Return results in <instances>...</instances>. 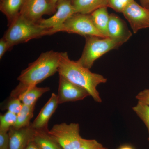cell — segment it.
<instances>
[{
    "mask_svg": "<svg viewBox=\"0 0 149 149\" xmlns=\"http://www.w3.org/2000/svg\"><path fill=\"white\" fill-rule=\"evenodd\" d=\"M56 12L49 18L42 19L39 22L40 26L50 29L52 35L69 17L76 13L72 0H59L56 4Z\"/></svg>",
    "mask_w": 149,
    "mask_h": 149,
    "instance_id": "52a82bcc",
    "label": "cell"
},
{
    "mask_svg": "<svg viewBox=\"0 0 149 149\" xmlns=\"http://www.w3.org/2000/svg\"><path fill=\"white\" fill-rule=\"evenodd\" d=\"M135 0H107L108 7L117 12L121 13Z\"/></svg>",
    "mask_w": 149,
    "mask_h": 149,
    "instance_id": "603a6c76",
    "label": "cell"
},
{
    "mask_svg": "<svg viewBox=\"0 0 149 149\" xmlns=\"http://www.w3.org/2000/svg\"><path fill=\"white\" fill-rule=\"evenodd\" d=\"M58 72L59 75L87 90L95 101L102 102L97 87L100 84L106 83L107 79L103 75L91 72L77 61L71 60L66 52H61Z\"/></svg>",
    "mask_w": 149,
    "mask_h": 149,
    "instance_id": "7a4b0ae2",
    "label": "cell"
},
{
    "mask_svg": "<svg viewBox=\"0 0 149 149\" xmlns=\"http://www.w3.org/2000/svg\"><path fill=\"white\" fill-rule=\"evenodd\" d=\"M89 96L90 94L84 88L75 85L63 76L59 75L57 95L59 104L82 100Z\"/></svg>",
    "mask_w": 149,
    "mask_h": 149,
    "instance_id": "30bf717a",
    "label": "cell"
},
{
    "mask_svg": "<svg viewBox=\"0 0 149 149\" xmlns=\"http://www.w3.org/2000/svg\"><path fill=\"white\" fill-rule=\"evenodd\" d=\"M142 6L149 9V0H140Z\"/></svg>",
    "mask_w": 149,
    "mask_h": 149,
    "instance_id": "f546056e",
    "label": "cell"
},
{
    "mask_svg": "<svg viewBox=\"0 0 149 149\" xmlns=\"http://www.w3.org/2000/svg\"></svg>",
    "mask_w": 149,
    "mask_h": 149,
    "instance_id": "1f68e13d",
    "label": "cell"
},
{
    "mask_svg": "<svg viewBox=\"0 0 149 149\" xmlns=\"http://www.w3.org/2000/svg\"><path fill=\"white\" fill-rule=\"evenodd\" d=\"M107 7L100 8L91 14L95 27L105 38H109L108 34V27L110 15Z\"/></svg>",
    "mask_w": 149,
    "mask_h": 149,
    "instance_id": "5bb4252c",
    "label": "cell"
},
{
    "mask_svg": "<svg viewBox=\"0 0 149 149\" xmlns=\"http://www.w3.org/2000/svg\"><path fill=\"white\" fill-rule=\"evenodd\" d=\"M59 0H47L48 3L54 9L56 10V4Z\"/></svg>",
    "mask_w": 149,
    "mask_h": 149,
    "instance_id": "f1b7e54d",
    "label": "cell"
},
{
    "mask_svg": "<svg viewBox=\"0 0 149 149\" xmlns=\"http://www.w3.org/2000/svg\"><path fill=\"white\" fill-rule=\"evenodd\" d=\"M17 115L8 111L4 114L0 116V131L8 132L10 129L15 125Z\"/></svg>",
    "mask_w": 149,
    "mask_h": 149,
    "instance_id": "ffe728a7",
    "label": "cell"
},
{
    "mask_svg": "<svg viewBox=\"0 0 149 149\" xmlns=\"http://www.w3.org/2000/svg\"><path fill=\"white\" fill-rule=\"evenodd\" d=\"M23 0H1L0 10L7 18L8 25L20 13Z\"/></svg>",
    "mask_w": 149,
    "mask_h": 149,
    "instance_id": "2e32d148",
    "label": "cell"
},
{
    "mask_svg": "<svg viewBox=\"0 0 149 149\" xmlns=\"http://www.w3.org/2000/svg\"><path fill=\"white\" fill-rule=\"evenodd\" d=\"M8 26L3 37L7 41L10 49L18 44L52 35L50 29L28 20L20 14Z\"/></svg>",
    "mask_w": 149,
    "mask_h": 149,
    "instance_id": "3957f363",
    "label": "cell"
},
{
    "mask_svg": "<svg viewBox=\"0 0 149 149\" xmlns=\"http://www.w3.org/2000/svg\"><path fill=\"white\" fill-rule=\"evenodd\" d=\"M133 110L146 126L148 131V140L149 141V106L138 101L137 105L133 107Z\"/></svg>",
    "mask_w": 149,
    "mask_h": 149,
    "instance_id": "44dd1931",
    "label": "cell"
},
{
    "mask_svg": "<svg viewBox=\"0 0 149 149\" xmlns=\"http://www.w3.org/2000/svg\"><path fill=\"white\" fill-rule=\"evenodd\" d=\"M58 104L57 96L53 93L35 120L31 123L32 128L35 130H49V120L55 112Z\"/></svg>",
    "mask_w": 149,
    "mask_h": 149,
    "instance_id": "7c38bea8",
    "label": "cell"
},
{
    "mask_svg": "<svg viewBox=\"0 0 149 149\" xmlns=\"http://www.w3.org/2000/svg\"><path fill=\"white\" fill-rule=\"evenodd\" d=\"M49 87L34 86L27 89L18 97L23 104L27 106L36 105V102L43 94L50 91Z\"/></svg>",
    "mask_w": 149,
    "mask_h": 149,
    "instance_id": "e0dca14e",
    "label": "cell"
},
{
    "mask_svg": "<svg viewBox=\"0 0 149 149\" xmlns=\"http://www.w3.org/2000/svg\"><path fill=\"white\" fill-rule=\"evenodd\" d=\"M108 34L109 38L121 45L129 40L132 35L124 21L114 14L110 15Z\"/></svg>",
    "mask_w": 149,
    "mask_h": 149,
    "instance_id": "8fae6325",
    "label": "cell"
},
{
    "mask_svg": "<svg viewBox=\"0 0 149 149\" xmlns=\"http://www.w3.org/2000/svg\"><path fill=\"white\" fill-rule=\"evenodd\" d=\"M76 13L91 14L104 7H108L107 0H72Z\"/></svg>",
    "mask_w": 149,
    "mask_h": 149,
    "instance_id": "9a60e30c",
    "label": "cell"
},
{
    "mask_svg": "<svg viewBox=\"0 0 149 149\" xmlns=\"http://www.w3.org/2000/svg\"><path fill=\"white\" fill-rule=\"evenodd\" d=\"M61 52L50 50L42 53L29 64L17 78L19 83L11 91L10 96L18 97L27 89L37 86L58 72Z\"/></svg>",
    "mask_w": 149,
    "mask_h": 149,
    "instance_id": "6da1fadb",
    "label": "cell"
},
{
    "mask_svg": "<svg viewBox=\"0 0 149 149\" xmlns=\"http://www.w3.org/2000/svg\"><path fill=\"white\" fill-rule=\"evenodd\" d=\"M122 13L134 33L140 29L149 28V9L140 5L135 1L129 4Z\"/></svg>",
    "mask_w": 149,
    "mask_h": 149,
    "instance_id": "9c48e42d",
    "label": "cell"
},
{
    "mask_svg": "<svg viewBox=\"0 0 149 149\" xmlns=\"http://www.w3.org/2000/svg\"><path fill=\"white\" fill-rule=\"evenodd\" d=\"M118 149H135L133 147L128 145H124L119 147Z\"/></svg>",
    "mask_w": 149,
    "mask_h": 149,
    "instance_id": "4dcf8cb0",
    "label": "cell"
},
{
    "mask_svg": "<svg viewBox=\"0 0 149 149\" xmlns=\"http://www.w3.org/2000/svg\"><path fill=\"white\" fill-rule=\"evenodd\" d=\"M78 149H108L95 140L85 139L82 146Z\"/></svg>",
    "mask_w": 149,
    "mask_h": 149,
    "instance_id": "cb8c5ba5",
    "label": "cell"
},
{
    "mask_svg": "<svg viewBox=\"0 0 149 149\" xmlns=\"http://www.w3.org/2000/svg\"><path fill=\"white\" fill-rule=\"evenodd\" d=\"M9 143L8 132L0 131V149H9Z\"/></svg>",
    "mask_w": 149,
    "mask_h": 149,
    "instance_id": "d4e9b609",
    "label": "cell"
},
{
    "mask_svg": "<svg viewBox=\"0 0 149 149\" xmlns=\"http://www.w3.org/2000/svg\"><path fill=\"white\" fill-rule=\"evenodd\" d=\"M35 132L31 124L19 129L12 127L8 132L10 139L9 149H24L33 140Z\"/></svg>",
    "mask_w": 149,
    "mask_h": 149,
    "instance_id": "4fadbf2b",
    "label": "cell"
},
{
    "mask_svg": "<svg viewBox=\"0 0 149 149\" xmlns=\"http://www.w3.org/2000/svg\"><path fill=\"white\" fill-rule=\"evenodd\" d=\"M10 49L7 41L3 37L0 40V59L2 58L6 52Z\"/></svg>",
    "mask_w": 149,
    "mask_h": 149,
    "instance_id": "4316f807",
    "label": "cell"
},
{
    "mask_svg": "<svg viewBox=\"0 0 149 149\" xmlns=\"http://www.w3.org/2000/svg\"><path fill=\"white\" fill-rule=\"evenodd\" d=\"M49 130H35L33 141L40 149H62L49 135Z\"/></svg>",
    "mask_w": 149,
    "mask_h": 149,
    "instance_id": "ac0fdd59",
    "label": "cell"
},
{
    "mask_svg": "<svg viewBox=\"0 0 149 149\" xmlns=\"http://www.w3.org/2000/svg\"><path fill=\"white\" fill-rule=\"evenodd\" d=\"M23 105L18 97L10 96L5 103H3L1 107L2 110H7L8 111L17 115L21 111Z\"/></svg>",
    "mask_w": 149,
    "mask_h": 149,
    "instance_id": "7402d4cb",
    "label": "cell"
},
{
    "mask_svg": "<svg viewBox=\"0 0 149 149\" xmlns=\"http://www.w3.org/2000/svg\"><path fill=\"white\" fill-rule=\"evenodd\" d=\"M47 0H23L20 14L28 20L39 24L45 15L54 13Z\"/></svg>",
    "mask_w": 149,
    "mask_h": 149,
    "instance_id": "ba28073f",
    "label": "cell"
},
{
    "mask_svg": "<svg viewBox=\"0 0 149 149\" xmlns=\"http://www.w3.org/2000/svg\"><path fill=\"white\" fill-rule=\"evenodd\" d=\"M35 105L27 106L23 105L20 112L17 115V119L14 128L19 129L27 127L30 124V120L34 116Z\"/></svg>",
    "mask_w": 149,
    "mask_h": 149,
    "instance_id": "d6986e66",
    "label": "cell"
},
{
    "mask_svg": "<svg viewBox=\"0 0 149 149\" xmlns=\"http://www.w3.org/2000/svg\"><path fill=\"white\" fill-rule=\"evenodd\" d=\"M136 98L139 102L149 106V89H146L139 93Z\"/></svg>",
    "mask_w": 149,
    "mask_h": 149,
    "instance_id": "484cf974",
    "label": "cell"
},
{
    "mask_svg": "<svg viewBox=\"0 0 149 149\" xmlns=\"http://www.w3.org/2000/svg\"><path fill=\"white\" fill-rule=\"evenodd\" d=\"M48 133L62 149H78L85 140L80 136L79 124L74 123L56 124Z\"/></svg>",
    "mask_w": 149,
    "mask_h": 149,
    "instance_id": "5b68a950",
    "label": "cell"
},
{
    "mask_svg": "<svg viewBox=\"0 0 149 149\" xmlns=\"http://www.w3.org/2000/svg\"><path fill=\"white\" fill-rule=\"evenodd\" d=\"M60 32L78 34L85 37L95 36L105 38L95 27L91 14H74L56 30V33Z\"/></svg>",
    "mask_w": 149,
    "mask_h": 149,
    "instance_id": "8992f818",
    "label": "cell"
},
{
    "mask_svg": "<svg viewBox=\"0 0 149 149\" xmlns=\"http://www.w3.org/2000/svg\"><path fill=\"white\" fill-rule=\"evenodd\" d=\"M85 37V44L83 53L77 62L90 69L97 59L114 49L122 45L110 38H103L95 36Z\"/></svg>",
    "mask_w": 149,
    "mask_h": 149,
    "instance_id": "277c9868",
    "label": "cell"
},
{
    "mask_svg": "<svg viewBox=\"0 0 149 149\" xmlns=\"http://www.w3.org/2000/svg\"><path fill=\"white\" fill-rule=\"evenodd\" d=\"M24 149H40L39 147L32 140L29 142Z\"/></svg>",
    "mask_w": 149,
    "mask_h": 149,
    "instance_id": "83f0119b",
    "label": "cell"
}]
</instances>
